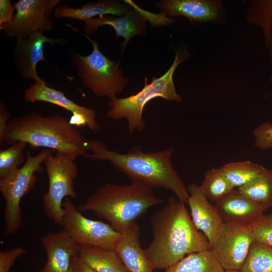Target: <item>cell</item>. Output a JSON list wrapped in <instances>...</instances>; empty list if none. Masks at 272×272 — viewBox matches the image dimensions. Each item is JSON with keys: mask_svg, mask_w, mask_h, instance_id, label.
<instances>
[{"mask_svg": "<svg viewBox=\"0 0 272 272\" xmlns=\"http://www.w3.org/2000/svg\"><path fill=\"white\" fill-rule=\"evenodd\" d=\"M150 221L153 238L144 252L154 270L166 269L190 254L210 249L208 239L176 197L170 196Z\"/></svg>", "mask_w": 272, "mask_h": 272, "instance_id": "obj_1", "label": "cell"}, {"mask_svg": "<svg viewBox=\"0 0 272 272\" xmlns=\"http://www.w3.org/2000/svg\"><path fill=\"white\" fill-rule=\"evenodd\" d=\"M87 148L88 152L91 153H87L86 158L108 161L131 182L170 190L180 202L187 204V187L171 163L173 148L144 153L140 147L135 146L121 154L109 150L103 143L95 140H88Z\"/></svg>", "mask_w": 272, "mask_h": 272, "instance_id": "obj_2", "label": "cell"}, {"mask_svg": "<svg viewBox=\"0 0 272 272\" xmlns=\"http://www.w3.org/2000/svg\"><path fill=\"white\" fill-rule=\"evenodd\" d=\"M4 141L11 145L23 142L32 149L53 150L75 160L88 152V140L59 114L43 116L33 112L10 119Z\"/></svg>", "mask_w": 272, "mask_h": 272, "instance_id": "obj_3", "label": "cell"}, {"mask_svg": "<svg viewBox=\"0 0 272 272\" xmlns=\"http://www.w3.org/2000/svg\"><path fill=\"white\" fill-rule=\"evenodd\" d=\"M163 201L152 187L141 183H106L97 188L77 208L79 211L94 212L123 234L149 208Z\"/></svg>", "mask_w": 272, "mask_h": 272, "instance_id": "obj_4", "label": "cell"}, {"mask_svg": "<svg viewBox=\"0 0 272 272\" xmlns=\"http://www.w3.org/2000/svg\"><path fill=\"white\" fill-rule=\"evenodd\" d=\"M189 55L186 48L176 51L172 64L161 77L154 78L149 84L145 78V86L135 94L122 98L115 96L110 99L108 103L110 109L106 114L107 117L112 120L125 118L129 132L135 130L142 131L145 127L143 112L149 101L162 97L168 101L181 102L182 98L176 93L173 76L178 65L187 59Z\"/></svg>", "mask_w": 272, "mask_h": 272, "instance_id": "obj_5", "label": "cell"}, {"mask_svg": "<svg viewBox=\"0 0 272 272\" xmlns=\"http://www.w3.org/2000/svg\"><path fill=\"white\" fill-rule=\"evenodd\" d=\"M93 46L92 52L84 56L75 50L70 52L72 62L84 87L90 89L97 97H108L110 99L121 92L128 83L118 63L111 60L101 52L98 42L83 35Z\"/></svg>", "mask_w": 272, "mask_h": 272, "instance_id": "obj_6", "label": "cell"}, {"mask_svg": "<svg viewBox=\"0 0 272 272\" xmlns=\"http://www.w3.org/2000/svg\"><path fill=\"white\" fill-rule=\"evenodd\" d=\"M54 151L44 149L34 156L28 152L26 161L21 167L0 179V191L5 201V236L15 233L20 227L22 219L20 201L34 187L36 173L44 170L41 164Z\"/></svg>", "mask_w": 272, "mask_h": 272, "instance_id": "obj_7", "label": "cell"}, {"mask_svg": "<svg viewBox=\"0 0 272 272\" xmlns=\"http://www.w3.org/2000/svg\"><path fill=\"white\" fill-rule=\"evenodd\" d=\"M44 164L48 179V189L42 197V205L47 217L60 226L62 203L66 197L77 196L74 180L78 174L75 160L59 152L50 154Z\"/></svg>", "mask_w": 272, "mask_h": 272, "instance_id": "obj_8", "label": "cell"}, {"mask_svg": "<svg viewBox=\"0 0 272 272\" xmlns=\"http://www.w3.org/2000/svg\"><path fill=\"white\" fill-rule=\"evenodd\" d=\"M62 208L60 226L77 244L114 250L122 234L110 224L85 217L75 207L70 197L64 199Z\"/></svg>", "mask_w": 272, "mask_h": 272, "instance_id": "obj_9", "label": "cell"}, {"mask_svg": "<svg viewBox=\"0 0 272 272\" xmlns=\"http://www.w3.org/2000/svg\"><path fill=\"white\" fill-rule=\"evenodd\" d=\"M255 241L246 222H224L210 251L225 270H240Z\"/></svg>", "mask_w": 272, "mask_h": 272, "instance_id": "obj_10", "label": "cell"}, {"mask_svg": "<svg viewBox=\"0 0 272 272\" xmlns=\"http://www.w3.org/2000/svg\"><path fill=\"white\" fill-rule=\"evenodd\" d=\"M60 0H19L15 4L12 20L0 29L10 38L25 39L37 31H50L53 24L50 16Z\"/></svg>", "mask_w": 272, "mask_h": 272, "instance_id": "obj_11", "label": "cell"}, {"mask_svg": "<svg viewBox=\"0 0 272 272\" xmlns=\"http://www.w3.org/2000/svg\"><path fill=\"white\" fill-rule=\"evenodd\" d=\"M64 42L62 39L47 37L40 31L33 33L27 38L16 39L13 59L20 75L26 79H33L35 83L46 84L36 71L39 61H47L44 56L43 44Z\"/></svg>", "mask_w": 272, "mask_h": 272, "instance_id": "obj_12", "label": "cell"}, {"mask_svg": "<svg viewBox=\"0 0 272 272\" xmlns=\"http://www.w3.org/2000/svg\"><path fill=\"white\" fill-rule=\"evenodd\" d=\"M165 15L184 16L191 23L221 22L224 7L218 0H164L156 4Z\"/></svg>", "mask_w": 272, "mask_h": 272, "instance_id": "obj_13", "label": "cell"}, {"mask_svg": "<svg viewBox=\"0 0 272 272\" xmlns=\"http://www.w3.org/2000/svg\"><path fill=\"white\" fill-rule=\"evenodd\" d=\"M188 205L191 218L196 229L208 239L210 247L224 222L215 206L202 192L199 185L194 183L187 187Z\"/></svg>", "mask_w": 272, "mask_h": 272, "instance_id": "obj_14", "label": "cell"}, {"mask_svg": "<svg viewBox=\"0 0 272 272\" xmlns=\"http://www.w3.org/2000/svg\"><path fill=\"white\" fill-rule=\"evenodd\" d=\"M40 239L47 259L37 272H70L72 259L78 256V245L63 230Z\"/></svg>", "mask_w": 272, "mask_h": 272, "instance_id": "obj_15", "label": "cell"}, {"mask_svg": "<svg viewBox=\"0 0 272 272\" xmlns=\"http://www.w3.org/2000/svg\"><path fill=\"white\" fill-rule=\"evenodd\" d=\"M84 22V31L89 35L104 25L112 27L116 33V37L124 38L123 48L132 37L143 35L146 28V19L135 7L121 16H101Z\"/></svg>", "mask_w": 272, "mask_h": 272, "instance_id": "obj_16", "label": "cell"}, {"mask_svg": "<svg viewBox=\"0 0 272 272\" xmlns=\"http://www.w3.org/2000/svg\"><path fill=\"white\" fill-rule=\"evenodd\" d=\"M34 83L25 91L24 99L27 102L42 101L61 107L74 114L84 115L90 123V129L95 132L99 128L96 121V111L92 108L79 105L67 98L64 93L47 85Z\"/></svg>", "mask_w": 272, "mask_h": 272, "instance_id": "obj_17", "label": "cell"}, {"mask_svg": "<svg viewBox=\"0 0 272 272\" xmlns=\"http://www.w3.org/2000/svg\"><path fill=\"white\" fill-rule=\"evenodd\" d=\"M140 229L135 223L117 242L114 251L129 272H153L140 240Z\"/></svg>", "mask_w": 272, "mask_h": 272, "instance_id": "obj_18", "label": "cell"}, {"mask_svg": "<svg viewBox=\"0 0 272 272\" xmlns=\"http://www.w3.org/2000/svg\"><path fill=\"white\" fill-rule=\"evenodd\" d=\"M215 206L224 222L250 223L264 215L266 210L235 189Z\"/></svg>", "mask_w": 272, "mask_h": 272, "instance_id": "obj_19", "label": "cell"}, {"mask_svg": "<svg viewBox=\"0 0 272 272\" xmlns=\"http://www.w3.org/2000/svg\"><path fill=\"white\" fill-rule=\"evenodd\" d=\"M131 6L127 2L123 3L118 1L101 0L85 3L79 8L67 6L57 7L54 10L53 16L56 18H69L85 21L109 14L121 16L132 9Z\"/></svg>", "mask_w": 272, "mask_h": 272, "instance_id": "obj_20", "label": "cell"}, {"mask_svg": "<svg viewBox=\"0 0 272 272\" xmlns=\"http://www.w3.org/2000/svg\"><path fill=\"white\" fill-rule=\"evenodd\" d=\"M78 256L97 272H129L114 250L78 245Z\"/></svg>", "mask_w": 272, "mask_h": 272, "instance_id": "obj_21", "label": "cell"}, {"mask_svg": "<svg viewBox=\"0 0 272 272\" xmlns=\"http://www.w3.org/2000/svg\"><path fill=\"white\" fill-rule=\"evenodd\" d=\"M245 19L263 30L266 47L272 61V0L250 1Z\"/></svg>", "mask_w": 272, "mask_h": 272, "instance_id": "obj_22", "label": "cell"}, {"mask_svg": "<svg viewBox=\"0 0 272 272\" xmlns=\"http://www.w3.org/2000/svg\"><path fill=\"white\" fill-rule=\"evenodd\" d=\"M210 250L190 254L166 268L164 272H224Z\"/></svg>", "mask_w": 272, "mask_h": 272, "instance_id": "obj_23", "label": "cell"}, {"mask_svg": "<svg viewBox=\"0 0 272 272\" xmlns=\"http://www.w3.org/2000/svg\"><path fill=\"white\" fill-rule=\"evenodd\" d=\"M219 168L232 185L238 188L253 180L266 170L263 166L249 160L230 162Z\"/></svg>", "mask_w": 272, "mask_h": 272, "instance_id": "obj_24", "label": "cell"}, {"mask_svg": "<svg viewBox=\"0 0 272 272\" xmlns=\"http://www.w3.org/2000/svg\"><path fill=\"white\" fill-rule=\"evenodd\" d=\"M238 192L265 209L272 207V169L238 188Z\"/></svg>", "mask_w": 272, "mask_h": 272, "instance_id": "obj_25", "label": "cell"}, {"mask_svg": "<svg viewBox=\"0 0 272 272\" xmlns=\"http://www.w3.org/2000/svg\"><path fill=\"white\" fill-rule=\"evenodd\" d=\"M199 187L208 199L215 203L235 189L220 168L207 171Z\"/></svg>", "mask_w": 272, "mask_h": 272, "instance_id": "obj_26", "label": "cell"}, {"mask_svg": "<svg viewBox=\"0 0 272 272\" xmlns=\"http://www.w3.org/2000/svg\"><path fill=\"white\" fill-rule=\"evenodd\" d=\"M240 271L272 272V247L255 240Z\"/></svg>", "mask_w": 272, "mask_h": 272, "instance_id": "obj_27", "label": "cell"}, {"mask_svg": "<svg viewBox=\"0 0 272 272\" xmlns=\"http://www.w3.org/2000/svg\"><path fill=\"white\" fill-rule=\"evenodd\" d=\"M26 145L25 142H18L0 150V179L19 168L24 161L23 153Z\"/></svg>", "mask_w": 272, "mask_h": 272, "instance_id": "obj_28", "label": "cell"}, {"mask_svg": "<svg viewBox=\"0 0 272 272\" xmlns=\"http://www.w3.org/2000/svg\"><path fill=\"white\" fill-rule=\"evenodd\" d=\"M249 223L255 240L272 247V221L269 216L263 215Z\"/></svg>", "mask_w": 272, "mask_h": 272, "instance_id": "obj_29", "label": "cell"}, {"mask_svg": "<svg viewBox=\"0 0 272 272\" xmlns=\"http://www.w3.org/2000/svg\"><path fill=\"white\" fill-rule=\"evenodd\" d=\"M254 145L262 150L272 149V122L265 121L257 126L253 131Z\"/></svg>", "mask_w": 272, "mask_h": 272, "instance_id": "obj_30", "label": "cell"}, {"mask_svg": "<svg viewBox=\"0 0 272 272\" xmlns=\"http://www.w3.org/2000/svg\"><path fill=\"white\" fill-rule=\"evenodd\" d=\"M26 250L21 247L0 252V272H10L11 267L20 256L26 253Z\"/></svg>", "mask_w": 272, "mask_h": 272, "instance_id": "obj_31", "label": "cell"}, {"mask_svg": "<svg viewBox=\"0 0 272 272\" xmlns=\"http://www.w3.org/2000/svg\"><path fill=\"white\" fill-rule=\"evenodd\" d=\"M15 11L14 5L11 1H0V29L12 20L15 15Z\"/></svg>", "mask_w": 272, "mask_h": 272, "instance_id": "obj_32", "label": "cell"}, {"mask_svg": "<svg viewBox=\"0 0 272 272\" xmlns=\"http://www.w3.org/2000/svg\"><path fill=\"white\" fill-rule=\"evenodd\" d=\"M11 116L3 102L0 103V145L5 143L4 138L7 131L8 123Z\"/></svg>", "mask_w": 272, "mask_h": 272, "instance_id": "obj_33", "label": "cell"}, {"mask_svg": "<svg viewBox=\"0 0 272 272\" xmlns=\"http://www.w3.org/2000/svg\"><path fill=\"white\" fill-rule=\"evenodd\" d=\"M70 272H97L86 264L78 256L73 258Z\"/></svg>", "mask_w": 272, "mask_h": 272, "instance_id": "obj_34", "label": "cell"}, {"mask_svg": "<svg viewBox=\"0 0 272 272\" xmlns=\"http://www.w3.org/2000/svg\"><path fill=\"white\" fill-rule=\"evenodd\" d=\"M224 272H242L240 270H225Z\"/></svg>", "mask_w": 272, "mask_h": 272, "instance_id": "obj_35", "label": "cell"}, {"mask_svg": "<svg viewBox=\"0 0 272 272\" xmlns=\"http://www.w3.org/2000/svg\"><path fill=\"white\" fill-rule=\"evenodd\" d=\"M270 219L272 221V214L268 215Z\"/></svg>", "mask_w": 272, "mask_h": 272, "instance_id": "obj_36", "label": "cell"}]
</instances>
